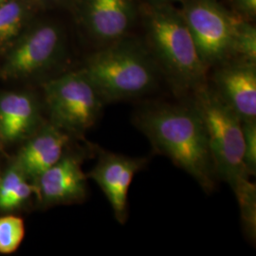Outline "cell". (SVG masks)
<instances>
[{
	"instance_id": "1",
	"label": "cell",
	"mask_w": 256,
	"mask_h": 256,
	"mask_svg": "<svg viewBox=\"0 0 256 256\" xmlns=\"http://www.w3.org/2000/svg\"><path fill=\"white\" fill-rule=\"evenodd\" d=\"M133 122L158 152L171 158L205 192L214 191L218 176L206 128L194 104L147 106L138 110Z\"/></svg>"
},
{
	"instance_id": "2",
	"label": "cell",
	"mask_w": 256,
	"mask_h": 256,
	"mask_svg": "<svg viewBox=\"0 0 256 256\" xmlns=\"http://www.w3.org/2000/svg\"><path fill=\"white\" fill-rule=\"evenodd\" d=\"M146 23L156 59L176 86L194 92L205 84L207 68L182 10L165 2H156L147 9Z\"/></svg>"
},
{
	"instance_id": "3",
	"label": "cell",
	"mask_w": 256,
	"mask_h": 256,
	"mask_svg": "<svg viewBox=\"0 0 256 256\" xmlns=\"http://www.w3.org/2000/svg\"><path fill=\"white\" fill-rule=\"evenodd\" d=\"M82 72L104 104L140 97L156 84L151 56L142 46L122 39L92 55Z\"/></svg>"
},
{
	"instance_id": "4",
	"label": "cell",
	"mask_w": 256,
	"mask_h": 256,
	"mask_svg": "<svg viewBox=\"0 0 256 256\" xmlns=\"http://www.w3.org/2000/svg\"><path fill=\"white\" fill-rule=\"evenodd\" d=\"M192 104L206 128L210 154L218 176L232 189L243 178H250L243 162L242 120L212 88L203 84L194 92Z\"/></svg>"
},
{
	"instance_id": "5",
	"label": "cell",
	"mask_w": 256,
	"mask_h": 256,
	"mask_svg": "<svg viewBox=\"0 0 256 256\" xmlns=\"http://www.w3.org/2000/svg\"><path fill=\"white\" fill-rule=\"evenodd\" d=\"M44 92L50 122L74 136H81L94 126L104 104L82 70L48 81Z\"/></svg>"
},
{
	"instance_id": "6",
	"label": "cell",
	"mask_w": 256,
	"mask_h": 256,
	"mask_svg": "<svg viewBox=\"0 0 256 256\" xmlns=\"http://www.w3.org/2000/svg\"><path fill=\"white\" fill-rule=\"evenodd\" d=\"M182 12L205 66L230 61L242 18L230 14L216 0H188Z\"/></svg>"
},
{
	"instance_id": "7",
	"label": "cell",
	"mask_w": 256,
	"mask_h": 256,
	"mask_svg": "<svg viewBox=\"0 0 256 256\" xmlns=\"http://www.w3.org/2000/svg\"><path fill=\"white\" fill-rule=\"evenodd\" d=\"M61 50L60 30L54 25L38 26L10 50L3 75L6 78H23L38 74L55 63Z\"/></svg>"
},
{
	"instance_id": "8",
	"label": "cell",
	"mask_w": 256,
	"mask_h": 256,
	"mask_svg": "<svg viewBox=\"0 0 256 256\" xmlns=\"http://www.w3.org/2000/svg\"><path fill=\"white\" fill-rule=\"evenodd\" d=\"M97 164L90 172L93 180L110 202L114 216L124 224L128 218L129 187L138 172L147 164L146 158H131L98 149Z\"/></svg>"
},
{
	"instance_id": "9",
	"label": "cell",
	"mask_w": 256,
	"mask_h": 256,
	"mask_svg": "<svg viewBox=\"0 0 256 256\" xmlns=\"http://www.w3.org/2000/svg\"><path fill=\"white\" fill-rule=\"evenodd\" d=\"M214 76V90L242 122L256 120L254 62L239 59L225 62Z\"/></svg>"
},
{
	"instance_id": "10",
	"label": "cell",
	"mask_w": 256,
	"mask_h": 256,
	"mask_svg": "<svg viewBox=\"0 0 256 256\" xmlns=\"http://www.w3.org/2000/svg\"><path fill=\"white\" fill-rule=\"evenodd\" d=\"M82 162L80 156L64 154L55 164L40 174L34 182L40 200L46 205L84 200L88 190Z\"/></svg>"
},
{
	"instance_id": "11",
	"label": "cell",
	"mask_w": 256,
	"mask_h": 256,
	"mask_svg": "<svg viewBox=\"0 0 256 256\" xmlns=\"http://www.w3.org/2000/svg\"><path fill=\"white\" fill-rule=\"evenodd\" d=\"M70 138V135L60 128L52 122L46 124L21 149L16 164L34 182L40 174L63 156Z\"/></svg>"
},
{
	"instance_id": "12",
	"label": "cell",
	"mask_w": 256,
	"mask_h": 256,
	"mask_svg": "<svg viewBox=\"0 0 256 256\" xmlns=\"http://www.w3.org/2000/svg\"><path fill=\"white\" fill-rule=\"evenodd\" d=\"M134 18L131 0H88L86 20L92 34L112 44L126 34Z\"/></svg>"
},
{
	"instance_id": "13",
	"label": "cell",
	"mask_w": 256,
	"mask_h": 256,
	"mask_svg": "<svg viewBox=\"0 0 256 256\" xmlns=\"http://www.w3.org/2000/svg\"><path fill=\"white\" fill-rule=\"evenodd\" d=\"M38 111L32 96L8 92L0 95V135L7 142H16L36 126Z\"/></svg>"
},
{
	"instance_id": "14",
	"label": "cell",
	"mask_w": 256,
	"mask_h": 256,
	"mask_svg": "<svg viewBox=\"0 0 256 256\" xmlns=\"http://www.w3.org/2000/svg\"><path fill=\"white\" fill-rule=\"evenodd\" d=\"M34 192L37 194L36 184H30L18 165H12L0 180V210L18 208Z\"/></svg>"
},
{
	"instance_id": "15",
	"label": "cell",
	"mask_w": 256,
	"mask_h": 256,
	"mask_svg": "<svg viewBox=\"0 0 256 256\" xmlns=\"http://www.w3.org/2000/svg\"><path fill=\"white\" fill-rule=\"evenodd\" d=\"M232 190L238 200L246 234L254 240L256 234V184L250 182V178H243L234 185Z\"/></svg>"
},
{
	"instance_id": "16",
	"label": "cell",
	"mask_w": 256,
	"mask_h": 256,
	"mask_svg": "<svg viewBox=\"0 0 256 256\" xmlns=\"http://www.w3.org/2000/svg\"><path fill=\"white\" fill-rule=\"evenodd\" d=\"M26 18V8L18 0L0 4V46L8 44L18 36Z\"/></svg>"
},
{
	"instance_id": "17",
	"label": "cell",
	"mask_w": 256,
	"mask_h": 256,
	"mask_svg": "<svg viewBox=\"0 0 256 256\" xmlns=\"http://www.w3.org/2000/svg\"><path fill=\"white\" fill-rule=\"evenodd\" d=\"M25 234L22 218L16 216L0 218V254H9L18 248Z\"/></svg>"
},
{
	"instance_id": "18",
	"label": "cell",
	"mask_w": 256,
	"mask_h": 256,
	"mask_svg": "<svg viewBox=\"0 0 256 256\" xmlns=\"http://www.w3.org/2000/svg\"><path fill=\"white\" fill-rule=\"evenodd\" d=\"M234 56L250 62L256 60V28L247 23L243 18L238 23L236 36L234 39Z\"/></svg>"
},
{
	"instance_id": "19",
	"label": "cell",
	"mask_w": 256,
	"mask_h": 256,
	"mask_svg": "<svg viewBox=\"0 0 256 256\" xmlns=\"http://www.w3.org/2000/svg\"><path fill=\"white\" fill-rule=\"evenodd\" d=\"M244 138L243 162L248 176L256 173V120L242 122Z\"/></svg>"
},
{
	"instance_id": "20",
	"label": "cell",
	"mask_w": 256,
	"mask_h": 256,
	"mask_svg": "<svg viewBox=\"0 0 256 256\" xmlns=\"http://www.w3.org/2000/svg\"><path fill=\"white\" fill-rule=\"evenodd\" d=\"M232 8L238 12L240 16L256 18V0H230Z\"/></svg>"
},
{
	"instance_id": "21",
	"label": "cell",
	"mask_w": 256,
	"mask_h": 256,
	"mask_svg": "<svg viewBox=\"0 0 256 256\" xmlns=\"http://www.w3.org/2000/svg\"><path fill=\"white\" fill-rule=\"evenodd\" d=\"M6 1H8V0H0V4L4 3V2H6Z\"/></svg>"
},
{
	"instance_id": "22",
	"label": "cell",
	"mask_w": 256,
	"mask_h": 256,
	"mask_svg": "<svg viewBox=\"0 0 256 256\" xmlns=\"http://www.w3.org/2000/svg\"><path fill=\"white\" fill-rule=\"evenodd\" d=\"M45 1H59V0H45Z\"/></svg>"
},
{
	"instance_id": "23",
	"label": "cell",
	"mask_w": 256,
	"mask_h": 256,
	"mask_svg": "<svg viewBox=\"0 0 256 256\" xmlns=\"http://www.w3.org/2000/svg\"><path fill=\"white\" fill-rule=\"evenodd\" d=\"M162 1H164V0H160V1H158V2H162Z\"/></svg>"
},
{
	"instance_id": "24",
	"label": "cell",
	"mask_w": 256,
	"mask_h": 256,
	"mask_svg": "<svg viewBox=\"0 0 256 256\" xmlns=\"http://www.w3.org/2000/svg\"><path fill=\"white\" fill-rule=\"evenodd\" d=\"M0 180H1V176H0Z\"/></svg>"
}]
</instances>
